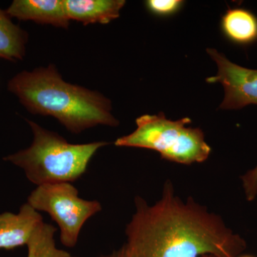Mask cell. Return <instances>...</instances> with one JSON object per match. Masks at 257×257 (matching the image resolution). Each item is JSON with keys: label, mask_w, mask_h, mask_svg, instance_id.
Instances as JSON below:
<instances>
[{"label": "cell", "mask_w": 257, "mask_h": 257, "mask_svg": "<svg viewBox=\"0 0 257 257\" xmlns=\"http://www.w3.org/2000/svg\"><path fill=\"white\" fill-rule=\"evenodd\" d=\"M135 205L125 229L127 257H237L246 248L220 216L192 198L182 200L170 180L155 204L138 196Z\"/></svg>", "instance_id": "1"}, {"label": "cell", "mask_w": 257, "mask_h": 257, "mask_svg": "<svg viewBox=\"0 0 257 257\" xmlns=\"http://www.w3.org/2000/svg\"><path fill=\"white\" fill-rule=\"evenodd\" d=\"M8 90L33 114L52 116L72 133L97 125L116 126L111 101L100 93L66 82L55 66L23 71L10 79Z\"/></svg>", "instance_id": "2"}, {"label": "cell", "mask_w": 257, "mask_h": 257, "mask_svg": "<svg viewBox=\"0 0 257 257\" xmlns=\"http://www.w3.org/2000/svg\"><path fill=\"white\" fill-rule=\"evenodd\" d=\"M33 133L30 147L3 160L23 169L27 178L37 186L72 183L86 172L92 157L106 142L71 144L57 133L27 120Z\"/></svg>", "instance_id": "3"}, {"label": "cell", "mask_w": 257, "mask_h": 257, "mask_svg": "<svg viewBox=\"0 0 257 257\" xmlns=\"http://www.w3.org/2000/svg\"><path fill=\"white\" fill-rule=\"evenodd\" d=\"M191 121L188 117L172 121L163 112L143 115L136 119V130L118 138L114 145L154 150L162 159L181 165L201 163L207 160L211 147L201 128L186 126Z\"/></svg>", "instance_id": "4"}, {"label": "cell", "mask_w": 257, "mask_h": 257, "mask_svg": "<svg viewBox=\"0 0 257 257\" xmlns=\"http://www.w3.org/2000/svg\"><path fill=\"white\" fill-rule=\"evenodd\" d=\"M37 211H45L60 229V241L66 247H74L88 219L102 210L100 202L79 197L72 183L37 186L28 198V202Z\"/></svg>", "instance_id": "5"}, {"label": "cell", "mask_w": 257, "mask_h": 257, "mask_svg": "<svg viewBox=\"0 0 257 257\" xmlns=\"http://www.w3.org/2000/svg\"><path fill=\"white\" fill-rule=\"evenodd\" d=\"M207 53L217 65V74L206 79L208 83L219 82L224 89V98L219 107L239 109L249 104L257 105V69L245 68L228 60L214 49Z\"/></svg>", "instance_id": "6"}, {"label": "cell", "mask_w": 257, "mask_h": 257, "mask_svg": "<svg viewBox=\"0 0 257 257\" xmlns=\"http://www.w3.org/2000/svg\"><path fill=\"white\" fill-rule=\"evenodd\" d=\"M43 221L41 214L28 203L22 205L18 214H0V249L13 250L28 244Z\"/></svg>", "instance_id": "7"}, {"label": "cell", "mask_w": 257, "mask_h": 257, "mask_svg": "<svg viewBox=\"0 0 257 257\" xmlns=\"http://www.w3.org/2000/svg\"><path fill=\"white\" fill-rule=\"evenodd\" d=\"M10 18L68 28L64 0H15L6 10Z\"/></svg>", "instance_id": "8"}, {"label": "cell", "mask_w": 257, "mask_h": 257, "mask_svg": "<svg viewBox=\"0 0 257 257\" xmlns=\"http://www.w3.org/2000/svg\"><path fill=\"white\" fill-rule=\"evenodd\" d=\"M124 0H64L69 20L89 24H108L119 17Z\"/></svg>", "instance_id": "9"}, {"label": "cell", "mask_w": 257, "mask_h": 257, "mask_svg": "<svg viewBox=\"0 0 257 257\" xmlns=\"http://www.w3.org/2000/svg\"><path fill=\"white\" fill-rule=\"evenodd\" d=\"M221 28L226 37L234 43L246 45L257 40V18L247 10H228L221 19Z\"/></svg>", "instance_id": "10"}, {"label": "cell", "mask_w": 257, "mask_h": 257, "mask_svg": "<svg viewBox=\"0 0 257 257\" xmlns=\"http://www.w3.org/2000/svg\"><path fill=\"white\" fill-rule=\"evenodd\" d=\"M28 34L10 20L6 11L0 9V58L22 60L25 55Z\"/></svg>", "instance_id": "11"}, {"label": "cell", "mask_w": 257, "mask_h": 257, "mask_svg": "<svg viewBox=\"0 0 257 257\" xmlns=\"http://www.w3.org/2000/svg\"><path fill=\"white\" fill-rule=\"evenodd\" d=\"M57 229L53 226L42 222L34 231L27 244V257H71L67 251L56 246L55 234Z\"/></svg>", "instance_id": "12"}, {"label": "cell", "mask_w": 257, "mask_h": 257, "mask_svg": "<svg viewBox=\"0 0 257 257\" xmlns=\"http://www.w3.org/2000/svg\"><path fill=\"white\" fill-rule=\"evenodd\" d=\"M182 1L180 0H149L147 8L152 13L160 15H170L180 8Z\"/></svg>", "instance_id": "13"}, {"label": "cell", "mask_w": 257, "mask_h": 257, "mask_svg": "<svg viewBox=\"0 0 257 257\" xmlns=\"http://www.w3.org/2000/svg\"><path fill=\"white\" fill-rule=\"evenodd\" d=\"M246 200L252 202L257 196V165L241 177Z\"/></svg>", "instance_id": "14"}, {"label": "cell", "mask_w": 257, "mask_h": 257, "mask_svg": "<svg viewBox=\"0 0 257 257\" xmlns=\"http://www.w3.org/2000/svg\"><path fill=\"white\" fill-rule=\"evenodd\" d=\"M71 257H79V256H72ZM97 257H127V254H126V249H125V247L124 245L121 246V248H119L117 250H114L112 252L109 253V254L105 255H100V256Z\"/></svg>", "instance_id": "15"}, {"label": "cell", "mask_w": 257, "mask_h": 257, "mask_svg": "<svg viewBox=\"0 0 257 257\" xmlns=\"http://www.w3.org/2000/svg\"><path fill=\"white\" fill-rule=\"evenodd\" d=\"M237 257H255V256H251V255H242V256H241V255H240V256H237Z\"/></svg>", "instance_id": "16"}, {"label": "cell", "mask_w": 257, "mask_h": 257, "mask_svg": "<svg viewBox=\"0 0 257 257\" xmlns=\"http://www.w3.org/2000/svg\"><path fill=\"white\" fill-rule=\"evenodd\" d=\"M201 257H217V256H214V255H204V256H202Z\"/></svg>", "instance_id": "17"}]
</instances>
